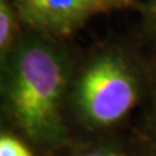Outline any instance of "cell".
<instances>
[{"mask_svg":"<svg viewBox=\"0 0 156 156\" xmlns=\"http://www.w3.org/2000/svg\"><path fill=\"white\" fill-rule=\"evenodd\" d=\"M34 31L5 56L4 103L7 112L29 138L55 143L64 138L60 115L68 69L57 48Z\"/></svg>","mask_w":156,"mask_h":156,"instance_id":"cell-1","label":"cell"},{"mask_svg":"<svg viewBox=\"0 0 156 156\" xmlns=\"http://www.w3.org/2000/svg\"><path fill=\"white\" fill-rule=\"evenodd\" d=\"M138 86L126 60L116 52L94 58L77 81L76 104L91 122L111 125L133 108Z\"/></svg>","mask_w":156,"mask_h":156,"instance_id":"cell-2","label":"cell"},{"mask_svg":"<svg viewBox=\"0 0 156 156\" xmlns=\"http://www.w3.org/2000/svg\"><path fill=\"white\" fill-rule=\"evenodd\" d=\"M20 21L43 35H68L95 14L130 7L131 0H12Z\"/></svg>","mask_w":156,"mask_h":156,"instance_id":"cell-3","label":"cell"},{"mask_svg":"<svg viewBox=\"0 0 156 156\" xmlns=\"http://www.w3.org/2000/svg\"><path fill=\"white\" fill-rule=\"evenodd\" d=\"M17 21L20 18L12 0H0V50L3 57L13 48Z\"/></svg>","mask_w":156,"mask_h":156,"instance_id":"cell-4","label":"cell"},{"mask_svg":"<svg viewBox=\"0 0 156 156\" xmlns=\"http://www.w3.org/2000/svg\"><path fill=\"white\" fill-rule=\"evenodd\" d=\"M0 156H34V155L18 139L4 134L0 138Z\"/></svg>","mask_w":156,"mask_h":156,"instance_id":"cell-5","label":"cell"},{"mask_svg":"<svg viewBox=\"0 0 156 156\" xmlns=\"http://www.w3.org/2000/svg\"><path fill=\"white\" fill-rule=\"evenodd\" d=\"M144 13H146L147 25L150 27L151 33L156 38V0H148L144 8Z\"/></svg>","mask_w":156,"mask_h":156,"instance_id":"cell-6","label":"cell"},{"mask_svg":"<svg viewBox=\"0 0 156 156\" xmlns=\"http://www.w3.org/2000/svg\"><path fill=\"white\" fill-rule=\"evenodd\" d=\"M77 156H119L117 154L112 152L109 150H103V148H99V150H91V151H87V152L83 154H80Z\"/></svg>","mask_w":156,"mask_h":156,"instance_id":"cell-7","label":"cell"}]
</instances>
